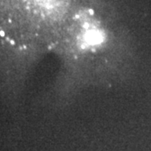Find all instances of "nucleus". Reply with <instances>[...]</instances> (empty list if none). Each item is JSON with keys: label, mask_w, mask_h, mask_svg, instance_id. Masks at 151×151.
Returning <instances> with one entry per match:
<instances>
[{"label": "nucleus", "mask_w": 151, "mask_h": 151, "mask_svg": "<svg viewBox=\"0 0 151 151\" xmlns=\"http://www.w3.org/2000/svg\"><path fill=\"white\" fill-rule=\"evenodd\" d=\"M90 13H91V14H94V12H93V10H92V9L90 10Z\"/></svg>", "instance_id": "nucleus-1"}]
</instances>
